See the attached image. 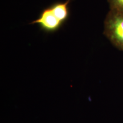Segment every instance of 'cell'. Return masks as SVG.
<instances>
[{
  "instance_id": "cell-1",
  "label": "cell",
  "mask_w": 123,
  "mask_h": 123,
  "mask_svg": "<svg viewBox=\"0 0 123 123\" xmlns=\"http://www.w3.org/2000/svg\"><path fill=\"white\" fill-rule=\"evenodd\" d=\"M104 34L113 45L123 51V12L110 10L104 22Z\"/></svg>"
},
{
  "instance_id": "cell-2",
  "label": "cell",
  "mask_w": 123,
  "mask_h": 123,
  "mask_svg": "<svg viewBox=\"0 0 123 123\" xmlns=\"http://www.w3.org/2000/svg\"><path fill=\"white\" fill-rule=\"evenodd\" d=\"M31 24H38L44 30L53 31L57 30L62 22L55 16L50 7L44 10L39 18L33 21Z\"/></svg>"
},
{
  "instance_id": "cell-3",
  "label": "cell",
  "mask_w": 123,
  "mask_h": 123,
  "mask_svg": "<svg viewBox=\"0 0 123 123\" xmlns=\"http://www.w3.org/2000/svg\"><path fill=\"white\" fill-rule=\"evenodd\" d=\"M69 2L70 0H67L63 3H57L50 7L55 16L62 23L68 17V5Z\"/></svg>"
},
{
  "instance_id": "cell-4",
  "label": "cell",
  "mask_w": 123,
  "mask_h": 123,
  "mask_svg": "<svg viewBox=\"0 0 123 123\" xmlns=\"http://www.w3.org/2000/svg\"><path fill=\"white\" fill-rule=\"evenodd\" d=\"M111 10L123 12V0H108Z\"/></svg>"
}]
</instances>
